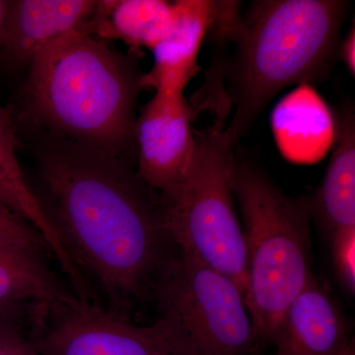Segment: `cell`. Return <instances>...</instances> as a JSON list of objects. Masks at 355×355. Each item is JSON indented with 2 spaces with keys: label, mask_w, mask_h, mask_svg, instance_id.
<instances>
[{
  "label": "cell",
  "mask_w": 355,
  "mask_h": 355,
  "mask_svg": "<svg viewBox=\"0 0 355 355\" xmlns=\"http://www.w3.org/2000/svg\"><path fill=\"white\" fill-rule=\"evenodd\" d=\"M37 167L46 214L96 304L135 322L179 253L159 193L123 156L78 142L42 150Z\"/></svg>",
  "instance_id": "1"
},
{
  "label": "cell",
  "mask_w": 355,
  "mask_h": 355,
  "mask_svg": "<svg viewBox=\"0 0 355 355\" xmlns=\"http://www.w3.org/2000/svg\"><path fill=\"white\" fill-rule=\"evenodd\" d=\"M28 110L74 142L121 156L135 141L137 67L84 27L46 44L30 62Z\"/></svg>",
  "instance_id": "2"
},
{
  "label": "cell",
  "mask_w": 355,
  "mask_h": 355,
  "mask_svg": "<svg viewBox=\"0 0 355 355\" xmlns=\"http://www.w3.org/2000/svg\"><path fill=\"white\" fill-rule=\"evenodd\" d=\"M349 7L343 0H259L240 16L231 36L233 144L284 89L328 76Z\"/></svg>",
  "instance_id": "3"
},
{
  "label": "cell",
  "mask_w": 355,
  "mask_h": 355,
  "mask_svg": "<svg viewBox=\"0 0 355 355\" xmlns=\"http://www.w3.org/2000/svg\"><path fill=\"white\" fill-rule=\"evenodd\" d=\"M233 189L244 221L248 308L261 345L273 343L313 275L309 210L305 198L289 197L263 170L237 158Z\"/></svg>",
  "instance_id": "4"
},
{
  "label": "cell",
  "mask_w": 355,
  "mask_h": 355,
  "mask_svg": "<svg viewBox=\"0 0 355 355\" xmlns=\"http://www.w3.org/2000/svg\"><path fill=\"white\" fill-rule=\"evenodd\" d=\"M195 153L183 181L159 195L166 230L179 249L227 275L247 301L246 241L235 207V144L222 118L193 130Z\"/></svg>",
  "instance_id": "5"
},
{
  "label": "cell",
  "mask_w": 355,
  "mask_h": 355,
  "mask_svg": "<svg viewBox=\"0 0 355 355\" xmlns=\"http://www.w3.org/2000/svg\"><path fill=\"white\" fill-rule=\"evenodd\" d=\"M154 306L153 324L184 355H254L260 347L241 288L184 250L159 286Z\"/></svg>",
  "instance_id": "6"
},
{
  "label": "cell",
  "mask_w": 355,
  "mask_h": 355,
  "mask_svg": "<svg viewBox=\"0 0 355 355\" xmlns=\"http://www.w3.org/2000/svg\"><path fill=\"white\" fill-rule=\"evenodd\" d=\"M28 336L41 355H184L153 323L78 300L44 306Z\"/></svg>",
  "instance_id": "7"
},
{
  "label": "cell",
  "mask_w": 355,
  "mask_h": 355,
  "mask_svg": "<svg viewBox=\"0 0 355 355\" xmlns=\"http://www.w3.org/2000/svg\"><path fill=\"white\" fill-rule=\"evenodd\" d=\"M193 106L184 93H161L142 107L135 121L139 177L159 195L183 181L195 153Z\"/></svg>",
  "instance_id": "8"
},
{
  "label": "cell",
  "mask_w": 355,
  "mask_h": 355,
  "mask_svg": "<svg viewBox=\"0 0 355 355\" xmlns=\"http://www.w3.org/2000/svg\"><path fill=\"white\" fill-rule=\"evenodd\" d=\"M273 343L277 355H347L354 349L347 318L314 275L284 313Z\"/></svg>",
  "instance_id": "9"
},
{
  "label": "cell",
  "mask_w": 355,
  "mask_h": 355,
  "mask_svg": "<svg viewBox=\"0 0 355 355\" xmlns=\"http://www.w3.org/2000/svg\"><path fill=\"white\" fill-rule=\"evenodd\" d=\"M226 1L177 0L171 32L153 49V69L141 76V88L155 92L184 93L198 70L203 41L220 20Z\"/></svg>",
  "instance_id": "10"
},
{
  "label": "cell",
  "mask_w": 355,
  "mask_h": 355,
  "mask_svg": "<svg viewBox=\"0 0 355 355\" xmlns=\"http://www.w3.org/2000/svg\"><path fill=\"white\" fill-rule=\"evenodd\" d=\"M91 0H15L9 1L3 51L14 65L30 64L46 44L65 33L85 26L94 11Z\"/></svg>",
  "instance_id": "11"
},
{
  "label": "cell",
  "mask_w": 355,
  "mask_h": 355,
  "mask_svg": "<svg viewBox=\"0 0 355 355\" xmlns=\"http://www.w3.org/2000/svg\"><path fill=\"white\" fill-rule=\"evenodd\" d=\"M310 216H314L328 237L345 229L355 228V120L354 108L338 114V139L326 174L313 195L305 198Z\"/></svg>",
  "instance_id": "12"
},
{
  "label": "cell",
  "mask_w": 355,
  "mask_h": 355,
  "mask_svg": "<svg viewBox=\"0 0 355 355\" xmlns=\"http://www.w3.org/2000/svg\"><path fill=\"white\" fill-rule=\"evenodd\" d=\"M175 22L174 1L101 0L84 29L99 40H120L133 51H153L170 34Z\"/></svg>",
  "instance_id": "13"
},
{
  "label": "cell",
  "mask_w": 355,
  "mask_h": 355,
  "mask_svg": "<svg viewBox=\"0 0 355 355\" xmlns=\"http://www.w3.org/2000/svg\"><path fill=\"white\" fill-rule=\"evenodd\" d=\"M46 257L0 243V307L70 303L78 300L51 270Z\"/></svg>",
  "instance_id": "14"
},
{
  "label": "cell",
  "mask_w": 355,
  "mask_h": 355,
  "mask_svg": "<svg viewBox=\"0 0 355 355\" xmlns=\"http://www.w3.org/2000/svg\"><path fill=\"white\" fill-rule=\"evenodd\" d=\"M0 205L27 221L43 236L50 247L53 258L67 277V282L74 291L85 287L83 275L70 260L43 203L29 186L18 184L0 168Z\"/></svg>",
  "instance_id": "15"
},
{
  "label": "cell",
  "mask_w": 355,
  "mask_h": 355,
  "mask_svg": "<svg viewBox=\"0 0 355 355\" xmlns=\"http://www.w3.org/2000/svg\"><path fill=\"white\" fill-rule=\"evenodd\" d=\"M0 243L22 248L28 251L53 257L49 245L27 221L0 205Z\"/></svg>",
  "instance_id": "16"
},
{
  "label": "cell",
  "mask_w": 355,
  "mask_h": 355,
  "mask_svg": "<svg viewBox=\"0 0 355 355\" xmlns=\"http://www.w3.org/2000/svg\"><path fill=\"white\" fill-rule=\"evenodd\" d=\"M336 277L345 291L355 292V228L338 231L330 237Z\"/></svg>",
  "instance_id": "17"
},
{
  "label": "cell",
  "mask_w": 355,
  "mask_h": 355,
  "mask_svg": "<svg viewBox=\"0 0 355 355\" xmlns=\"http://www.w3.org/2000/svg\"><path fill=\"white\" fill-rule=\"evenodd\" d=\"M16 146L17 139L12 125L0 111V168L18 184L28 186L16 157Z\"/></svg>",
  "instance_id": "18"
},
{
  "label": "cell",
  "mask_w": 355,
  "mask_h": 355,
  "mask_svg": "<svg viewBox=\"0 0 355 355\" xmlns=\"http://www.w3.org/2000/svg\"><path fill=\"white\" fill-rule=\"evenodd\" d=\"M0 355H41L28 336L19 327H0Z\"/></svg>",
  "instance_id": "19"
},
{
  "label": "cell",
  "mask_w": 355,
  "mask_h": 355,
  "mask_svg": "<svg viewBox=\"0 0 355 355\" xmlns=\"http://www.w3.org/2000/svg\"><path fill=\"white\" fill-rule=\"evenodd\" d=\"M40 304L19 306V307H0V327H19L29 331L34 322Z\"/></svg>",
  "instance_id": "20"
},
{
  "label": "cell",
  "mask_w": 355,
  "mask_h": 355,
  "mask_svg": "<svg viewBox=\"0 0 355 355\" xmlns=\"http://www.w3.org/2000/svg\"><path fill=\"white\" fill-rule=\"evenodd\" d=\"M338 55L352 76H355V29L350 28L342 44H338Z\"/></svg>",
  "instance_id": "21"
},
{
  "label": "cell",
  "mask_w": 355,
  "mask_h": 355,
  "mask_svg": "<svg viewBox=\"0 0 355 355\" xmlns=\"http://www.w3.org/2000/svg\"><path fill=\"white\" fill-rule=\"evenodd\" d=\"M9 1L0 0V50L3 46L4 31H6V23L7 13H8Z\"/></svg>",
  "instance_id": "22"
},
{
  "label": "cell",
  "mask_w": 355,
  "mask_h": 355,
  "mask_svg": "<svg viewBox=\"0 0 355 355\" xmlns=\"http://www.w3.org/2000/svg\"><path fill=\"white\" fill-rule=\"evenodd\" d=\"M347 355H355V354H354V349H352V350H350L349 354H347Z\"/></svg>",
  "instance_id": "23"
}]
</instances>
